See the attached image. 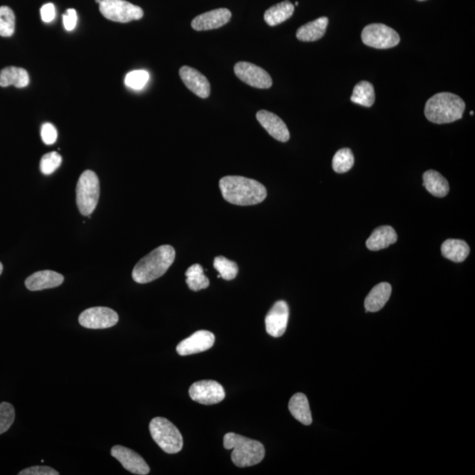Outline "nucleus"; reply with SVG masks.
Masks as SVG:
<instances>
[{"instance_id": "20e7f679", "label": "nucleus", "mask_w": 475, "mask_h": 475, "mask_svg": "<svg viewBox=\"0 0 475 475\" xmlns=\"http://www.w3.org/2000/svg\"><path fill=\"white\" fill-rule=\"evenodd\" d=\"M224 447L227 450H234L231 458L238 467L257 465L265 456V448L259 441L246 438L236 433H227L224 436Z\"/></svg>"}, {"instance_id": "bb28decb", "label": "nucleus", "mask_w": 475, "mask_h": 475, "mask_svg": "<svg viewBox=\"0 0 475 475\" xmlns=\"http://www.w3.org/2000/svg\"><path fill=\"white\" fill-rule=\"evenodd\" d=\"M351 100L364 107H371L375 101L374 87L372 84L368 81H361L357 84L353 90Z\"/></svg>"}, {"instance_id": "2eb2a0df", "label": "nucleus", "mask_w": 475, "mask_h": 475, "mask_svg": "<svg viewBox=\"0 0 475 475\" xmlns=\"http://www.w3.org/2000/svg\"><path fill=\"white\" fill-rule=\"evenodd\" d=\"M231 13L226 9H219L199 15L191 22L192 28L196 31L221 28L230 21Z\"/></svg>"}, {"instance_id": "4468645a", "label": "nucleus", "mask_w": 475, "mask_h": 475, "mask_svg": "<svg viewBox=\"0 0 475 475\" xmlns=\"http://www.w3.org/2000/svg\"><path fill=\"white\" fill-rule=\"evenodd\" d=\"M111 455L129 472L139 475H146L150 473V467L141 456L127 447L115 446L111 449Z\"/></svg>"}, {"instance_id": "58836bf2", "label": "nucleus", "mask_w": 475, "mask_h": 475, "mask_svg": "<svg viewBox=\"0 0 475 475\" xmlns=\"http://www.w3.org/2000/svg\"><path fill=\"white\" fill-rule=\"evenodd\" d=\"M2 271H3V265L1 262H0V275H1Z\"/></svg>"}, {"instance_id": "9d476101", "label": "nucleus", "mask_w": 475, "mask_h": 475, "mask_svg": "<svg viewBox=\"0 0 475 475\" xmlns=\"http://www.w3.org/2000/svg\"><path fill=\"white\" fill-rule=\"evenodd\" d=\"M189 396L194 401L203 405H214L226 398L224 387L214 380H201L190 386Z\"/></svg>"}, {"instance_id": "f8f14e48", "label": "nucleus", "mask_w": 475, "mask_h": 475, "mask_svg": "<svg viewBox=\"0 0 475 475\" xmlns=\"http://www.w3.org/2000/svg\"><path fill=\"white\" fill-rule=\"evenodd\" d=\"M215 343V336L206 330H199L178 344L176 351L180 356L197 354L210 349Z\"/></svg>"}, {"instance_id": "473e14b6", "label": "nucleus", "mask_w": 475, "mask_h": 475, "mask_svg": "<svg viewBox=\"0 0 475 475\" xmlns=\"http://www.w3.org/2000/svg\"><path fill=\"white\" fill-rule=\"evenodd\" d=\"M15 419V410L9 402L0 404V435L9 431Z\"/></svg>"}, {"instance_id": "412c9836", "label": "nucleus", "mask_w": 475, "mask_h": 475, "mask_svg": "<svg viewBox=\"0 0 475 475\" xmlns=\"http://www.w3.org/2000/svg\"><path fill=\"white\" fill-rule=\"evenodd\" d=\"M329 18L321 17L306 25L300 26L296 36L301 41H315L325 36Z\"/></svg>"}, {"instance_id": "ddd939ff", "label": "nucleus", "mask_w": 475, "mask_h": 475, "mask_svg": "<svg viewBox=\"0 0 475 475\" xmlns=\"http://www.w3.org/2000/svg\"><path fill=\"white\" fill-rule=\"evenodd\" d=\"M288 321L289 306L286 302L280 300L266 315V331L273 337H281L286 331Z\"/></svg>"}, {"instance_id": "f03ea898", "label": "nucleus", "mask_w": 475, "mask_h": 475, "mask_svg": "<svg viewBox=\"0 0 475 475\" xmlns=\"http://www.w3.org/2000/svg\"><path fill=\"white\" fill-rule=\"evenodd\" d=\"M176 259V250L169 245H163L151 251L136 264L132 279L136 283L148 284L159 279L169 271Z\"/></svg>"}, {"instance_id": "aec40b11", "label": "nucleus", "mask_w": 475, "mask_h": 475, "mask_svg": "<svg viewBox=\"0 0 475 475\" xmlns=\"http://www.w3.org/2000/svg\"><path fill=\"white\" fill-rule=\"evenodd\" d=\"M392 294V286L389 283H380L372 288L370 294H368L364 307L367 311L376 313L386 306Z\"/></svg>"}, {"instance_id": "c85d7f7f", "label": "nucleus", "mask_w": 475, "mask_h": 475, "mask_svg": "<svg viewBox=\"0 0 475 475\" xmlns=\"http://www.w3.org/2000/svg\"><path fill=\"white\" fill-rule=\"evenodd\" d=\"M355 159L352 151L349 148H343L334 154L333 158V169L338 174L347 173L354 166Z\"/></svg>"}, {"instance_id": "6e6552de", "label": "nucleus", "mask_w": 475, "mask_h": 475, "mask_svg": "<svg viewBox=\"0 0 475 475\" xmlns=\"http://www.w3.org/2000/svg\"><path fill=\"white\" fill-rule=\"evenodd\" d=\"M363 43L369 47L385 49L397 46L401 38L390 26L381 24H370L362 32Z\"/></svg>"}, {"instance_id": "4c0bfd02", "label": "nucleus", "mask_w": 475, "mask_h": 475, "mask_svg": "<svg viewBox=\"0 0 475 475\" xmlns=\"http://www.w3.org/2000/svg\"><path fill=\"white\" fill-rule=\"evenodd\" d=\"M40 13L41 20L46 22V24H49V22L54 20L56 16L55 6L52 3L45 4L44 6H41Z\"/></svg>"}, {"instance_id": "1a4fd4ad", "label": "nucleus", "mask_w": 475, "mask_h": 475, "mask_svg": "<svg viewBox=\"0 0 475 475\" xmlns=\"http://www.w3.org/2000/svg\"><path fill=\"white\" fill-rule=\"evenodd\" d=\"M119 321V314L115 311L102 306L86 309L79 317V324L89 329L112 328Z\"/></svg>"}, {"instance_id": "ea45409f", "label": "nucleus", "mask_w": 475, "mask_h": 475, "mask_svg": "<svg viewBox=\"0 0 475 475\" xmlns=\"http://www.w3.org/2000/svg\"><path fill=\"white\" fill-rule=\"evenodd\" d=\"M474 114V111H471V112H470V115H471V116H473Z\"/></svg>"}, {"instance_id": "393cba45", "label": "nucleus", "mask_w": 475, "mask_h": 475, "mask_svg": "<svg viewBox=\"0 0 475 475\" xmlns=\"http://www.w3.org/2000/svg\"><path fill=\"white\" fill-rule=\"evenodd\" d=\"M294 4L285 0V1L276 4V5L266 11L264 21L269 26H277L289 20L294 14Z\"/></svg>"}, {"instance_id": "5701e85b", "label": "nucleus", "mask_w": 475, "mask_h": 475, "mask_svg": "<svg viewBox=\"0 0 475 475\" xmlns=\"http://www.w3.org/2000/svg\"><path fill=\"white\" fill-rule=\"evenodd\" d=\"M289 410L295 419L304 425H311L313 423L309 402L305 394H294L289 402Z\"/></svg>"}, {"instance_id": "9b49d317", "label": "nucleus", "mask_w": 475, "mask_h": 475, "mask_svg": "<svg viewBox=\"0 0 475 475\" xmlns=\"http://www.w3.org/2000/svg\"><path fill=\"white\" fill-rule=\"evenodd\" d=\"M234 74L242 82L259 89L272 86V79L267 71L252 63L239 62L235 64Z\"/></svg>"}, {"instance_id": "37998d69", "label": "nucleus", "mask_w": 475, "mask_h": 475, "mask_svg": "<svg viewBox=\"0 0 475 475\" xmlns=\"http://www.w3.org/2000/svg\"><path fill=\"white\" fill-rule=\"evenodd\" d=\"M419 1H424V0H419Z\"/></svg>"}, {"instance_id": "79ce46f5", "label": "nucleus", "mask_w": 475, "mask_h": 475, "mask_svg": "<svg viewBox=\"0 0 475 475\" xmlns=\"http://www.w3.org/2000/svg\"><path fill=\"white\" fill-rule=\"evenodd\" d=\"M295 6H299V2H296V3H295Z\"/></svg>"}, {"instance_id": "423d86ee", "label": "nucleus", "mask_w": 475, "mask_h": 475, "mask_svg": "<svg viewBox=\"0 0 475 475\" xmlns=\"http://www.w3.org/2000/svg\"><path fill=\"white\" fill-rule=\"evenodd\" d=\"M151 438L166 454H174L184 447V439L174 424L164 417H155L150 423Z\"/></svg>"}, {"instance_id": "cd10ccee", "label": "nucleus", "mask_w": 475, "mask_h": 475, "mask_svg": "<svg viewBox=\"0 0 475 475\" xmlns=\"http://www.w3.org/2000/svg\"><path fill=\"white\" fill-rule=\"evenodd\" d=\"M185 275L187 276L186 283H187L190 290L193 291L204 290V289L208 288L209 285H210V280L205 276L204 269L199 264L192 265L186 271Z\"/></svg>"}, {"instance_id": "39448f33", "label": "nucleus", "mask_w": 475, "mask_h": 475, "mask_svg": "<svg viewBox=\"0 0 475 475\" xmlns=\"http://www.w3.org/2000/svg\"><path fill=\"white\" fill-rule=\"evenodd\" d=\"M100 181L94 171L82 173L76 187V203L83 216L93 214L100 199Z\"/></svg>"}, {"instance_id": "b1692460", "label": "nucleus", "mask_w": 475, "mask_h": 475, "mask_svg": "<svg viewBox=\"0 0 475 475\" xmlns=\"http://www.w3.org/2000/svg\"><path fill=\"white\" fill-rule=\"evenodd\" d=\"M441 252L446 259L454 262H462L469 256L470 249L461 239H449L441 246Z\"/></svg>"}, {"instance_id": "a878e982", "label": "nucleus", "mask_w": 475, "mask_h": 475, "mask_svg": "<svg viewBox=\"0 0 475 475\" xmlns=\"http://www.w3.org/2000/svg\"><path fill=\"white\" fill-rule=\"evenodd\" d=\"M424 186L432 196L436 197L446 196L450 190L446 179L435 170H429L424 173Z\"/></svg>"}, {"instance_id": "6ab92c4d", "label": "nucleus", "mask_w": 475, "mask_h": 475, "mask_svg": "<svg viewBox=\"0 0 475 475\" xmlns=\"http://www.w3.org/2000/svg\"><path fill=\"white\" fill-rule=\"evenodd\" d=\"M397 239L398 235L392 226H382L372 231L367 239L366 246L371 251L385 249L394 244Z\"/></svg>"}, {"instance_id": "dca6fc26", "label": "nucleus", "mask_w": 475, "mask_h": 475, "mask_svg": "<svg viewBox=\"0 0 475 475\" xmlns=\"http://www.w3.org/2000/svg\"><path fill=\"white\" fill-rule=\"evenodd\" d=\"M180 77L184 85L197 96L203 99L210 96L211 84L200 71L192 67L182 66L180 69Z\"/></svg>"}, {"instance_id": "c9c22d12", "label": "nucleus", "mask_w": 475, "mask_h": 475, "mask_svg": "<svg viewBox=\"0 0 475 475\" xmlns=\"http://www.w3.org/2000/svg\"><path fill=\"white\" fill-rule=\"evenodd\" d=\"M20 475H59V473L49 466H37L29 467L19 473Z\"/></svg>"}, {"instance_id": "72a5a7b5", "label": "nucleus", "mask_w": 475, "mask_h": 475, "mask_svg": "<svg viewBox=\"0 0 475 475\" xmlns=\"http://www.w3.org/2000/svg\"><path fill=\"white\" fill-rule=\"evenodd\" d=\"M149 74L146 71L139 70L129 72L125 77L124 83L131 89L140 90L146 85L149 81Z\"/></svg>"}, {"instance_id": "e433bc0d", "label": "nucleus", "mask_w": 475, "mask_h": 475, "mask_svg": "<svg viewBox=\"0 0 475 475\" xmlns=\"http://www.w3.org/2000/svg\"><path fill=\"white\" fill-rule=\"evenodd\" d=\"M77 21V13L75 9H67L66 14L63 15L64 26L67 31H72L75 29Z\"/></svg>"}, {"instance_id": "7c9ffc66", "label": "nucleus", "mask_w": 475, "mask_h": 475, "mask_svg": "<svg viewBox=\"0 0 475 475\" xmlns=\"http://www.w3.org/2000/svg\"><path fill=\"white\" fill-rule=\"evenodd\" d=\"M15 30V15L9 6H0V36L10 37Z\"/></svg>"}, {"instance_id": "c756f323", "label": "nucleus", "mask_w": 475, "mask_h": 475, "mask_svg": "<svg viewBox=\"0 0 475 475\" xmlns=\"http://www.w3.org/2000/svg\"><path fill=\"white\" fill-rule=\"evenodd\" d=\"M214 265L223 279L233 280L238 275L239 267L236 262L228 260L226 257H216Z\"/></svg>"}, {"instance_id": "f704fd0d", "label": "nucleus", "mask_w": 475, "mask_h": 475, "mask_svg": "<svg viewBox=\"0 0 475 475\" xmlns=\"http://www.w3.org/2000/svg\"><path fill=\"white\" fill-rule=\"evenodd\" d=\"M41 136L44 143L47 146H51V144H55L56 139H58V131H56L54 125L49 123L44 124L41 126Z\"/></svg>"}, {"instance_id": "f257e3e1", "label": "nucleus", "mask_w": 475, "mask_h": 475, "mask_svg": "<svg viewBox=\"0 0 475 475\" xmlns=\"http://www.w3.org/2000/svg\"><path fill=\"white\" fill-rule=\"evenodd\" d=\"M224 199L239 206L264 202L267 189L259 181L242 176H226L219 181Z\"/></svg>"}, {"instance_id": "2f4dec72", "label": "nucleus", "mask_w": 475, "mask_h": 475, "mask_svg": "<svg viewBox=\"0 0 475 475\" xmlns=\"http://www.w3.org/2000/svg\"><path fill=\"white\" fill-rule=\"evenodd\" d=\"M62 163V157L56 151L46 154L43 156L40 162L41 172L45 176H49L55 172Z\"/></svg>"}, {"instance_id": "4be33fe9", "label": "nucleus", "mask_w": 475, "mask_h": 475, "mask_svg": "<svg viewBox=\"0 0 475 475\" xmlns=\"http://www.w3.org/2000/svg\"><path fill=\"white\" fill-rule=\"evenodd\" d=\"M29 75L24 68L9 66L0 71V86H14L24 89L29 84Z\"/></svg>"}, {"instance_id": "0eeeda50", "label": "nucleus", "mask_w": 475, "mask_h": 475, "mask_svg": "<svg viewBox=\"0 0 475 475\" xmlns=\"http://www.w3.org/2000/svg\"><path fill=\"white\" fill-rule=\"evenodd\" d=\"M100 11L108 20L120 24L138 21L144 16L141 7L133 5L125 0H101Z\"/></svg>"}, {"instance_id": "a19ab883", "label": "nucleus", "mask_w": 475, "mask_h": 475, "mask_svg": "<svg viewBox=\"0 0 475 475\" xmlns=\"http://www.w3.org/2000/svg\"><path fill=\"white\" fill-rule=\"evenodd\" d=\"M96 2L100 4L101 2V0H96Z\"/></svg>"}, {"instance_id": "f3484780", "label": "nucleus", "mask_w": 475, "mask_h": 475, "mask_svg": "<svg viewBox=\"0 0 475 475\" xmlns=\"http://www.w3.org/2000/svg\"><path fill=\"white\" fill-rule=\"evenodd\" d=\"M256 119L272 138L284 143L290 139V132H289L286 124L275 114L267 111V110H260L256 114Z\"/></svg>"}, {"instance_id": "7ed1b4c3", "label": "nucleus", "mask_w": 475, "mask_h": 475, "mask_svg": "<svg viewBox=\"0 0 475 475\" xmlns=\"http://www.w3.org/2000/svg\"><path fill=\"white\" fill-rule=\"evenodd\" d=\"M466 104L461 97L451 93H439L428 100L424 114L433 124L454 123L462 119Z\"/></svg>"}, {"instance_id": "a211bd4d", "label": "nucleus", "mask_w": 475, "mask_h": 475, "mask_svg": "<svg viewBox=\"0 0 475 475\" xmlns=\"http://www.w3.org/2000/svg\"><path fill=\"white\" fill-rule=\"evenodd\" d=\"M64 280V276L58 272L43 271L29 276L25 281V285L29 291H43L60 286Z\"/></svg>"}]
</instances>
